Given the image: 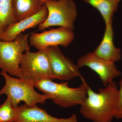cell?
Returning a JSON list of instances; mask_svg holds the SVG:
<instances>
[{
  "mask_svg": "<svg viewBox=\"0 0 122 122\" xmlns=\"http://www.w3.org/2000/svg\"><path fill=\"white\" fill-rule=\"evenodd\" d=\"M0 74L4 78L5 84L0 90V96L6 95L15 107H18L21 101L29 107H32L37 103L44 104L46 100L51 99L50 95L41 94L35 91L33 83L21 78L12 77L2 70Z\"/></svg>",
  "mask_w": 122,
  "mask_h": 122,
  "instance_id": "cell-3",
  "label": "cell"
},
{
  "mask_svg": "<svg viewBox=\"0 0 122 122\" xmlns=\"http://www.w3.org/2000/svg\"><path fill=\"white\" fill-rule=\"evenodd\" d=\"M113 37L112 20H111L106 25L102 41L93 52L97 56L107 61L114 62L121 60V50L116 48L114 45Z\"/></svg>",
  "mask_w": 122,
  "mask_h": 122,
  "instance_id": "cell-12",
  "label": "cell"
},
{
  "mask_svg": "<svg viewBox=\"0 0 122 122\" xmlns=\"http://www.w3.org/2000/svg\"><path fill=\"white\" fill-rule=\"evenodd\" d=\"M19 107V115L14 122H78L75 114L66 118H59L50 115L36 105L29 107L25 104Z\"/></svg>",
  "mask_w": 122,
  "mask_h": 122,
  "instance_id": "cell-11",
  "label": "cell"
},
{
  "mask_svg": "<svg viewBox=\"0 0 122 122\" xmlns=\"http://www.w3.org/2000/svg\"><path fill=\"white\" fill-rule=\"evenodd\" d=\"M46 0H41V2L42 4L43 5H44L45 2Z\"/></svg>",
  "mask_w": 122,
  "mask_h": 122,
  "instance_id": "cell-19",
  "label": "cell"
},
{
  "mask_svg": "<svg viewBox=\"0 0 122 122\" xmlns=\"http://www.w3.org/2000/svg\"><path fill=\"white\" fill-rule=\"evenodd\" d=\"M16 22L12 0H0V26L5 30L10 25Z\"/></svg>",
  "mask_w": 122,
  "mask_h": 122,
  "instance_id": "cell-15",
  "label": "cell"
},
{
  "mask_svg": "<svg viewBox=\"0 0 122 122\" xmlns=\"http://www.w3.org/2000/svg\"><path fill=\"white\" fill-rule=\"evenodd\" d=\"M29 35L20 34L11 41L0 40V68L11 76L20 78V63L24 52L30 50Z\"/></svg>",
  "mask_w": 122,
  "mask_h": 122,
  "instance_id": "cell-6",
  "label": "cell"
},
{
  "mask_svg": "<svg viewBox=\"0 0 122 122\" xmlns=\"http://www.w3.org/2000/svg\"><path fill=\"white\" fill-rule=\"evenodd\" d=\"M96 93L88 86L87 97L80 111L85 118L93 122H112L117 110L119 90L115 82H110Z\"/></svg>",
  "mask_w": 122,
  "mask_h": 122,
  "instance_id": "cell-1",
  "label": "cell"
},
{
  "mask_svg": "<svg viewBox=\"0 0 122 122\" xmlns=\"http://www.w3.org/2000/svg\"><path fill=\"white\" fill-rule=\"evenodd\" d=\"M48 11V16L38 25L39 30L51 26L63 27L73 31L77 11L76 3L73 0H47L44 3Z\"/></svg>",
  "mask_w": 122,
  "mask_h": 122,
  "instance_id": "cell-5",
  "label": "cell"
},
{
  "mask_svg": "<svg viewBox=\"0 0 122 122\" xmlns=\"http://www.w3.org/2000/svg\"><path fill=\"white\" fill-rule=\"evenodd\" d=\"M20 78L35 83L41 79H55L45 50L33 52L30 50L23 54L20 63Z\"/></svg>",
  "mask_w": 122,
  "mask_h": 122,
  "instance_id": "cell-4",
  "label": "cell"
},
{
  "mask_svg": "<svg viewBox=\"0 0 122 122\" xmlns=\"http://www.w3.org/2000/svg\"><path fill=\"white\" fill-rule=\"evenodd\" d=\"M48 11L45 5L37 13L24 20L10 24L4 30L2 41H14L18 35L25 30L35 28L44 22L48 16Z\"/></svg>",
  "mask_w": 122,
  "mask_h": 122,
  "instance_id": "cell-10",
  "label": "cell"
},
{
  "mask_svg": "<svg viewBox=\"0 0 122 122\" xmlns=\"http://www.w3.org/2000/svg\"><path fill=\"white\" fill-rule=\"evenodd\" d=\"M19 106H13L11 99L7 97L5 102L0 105V121L3 122H14L19 113Z\"/></svg>",
  "mask_w": 122,
  "mask_h": 122,
  "instance_id": "cell-16",
  "label": "cell"
},
{
  "mask_svg": "<svg viewBox=\"0 0 122 122\" xmlns=\"http://www.w3.org/2000/svg\"><path fill=\"white\" fill-rule=\"evenodd\" d=\"M117 0L119 2H120V1L121 0Z\"/></svg>",
  "mask_w": 122,
  "mask_h": 122,
  "instance_id": "cell-20",
  "label": "cell"
},
{
  "mask_svg": "<svg viewBox=\"0 0 122 122\" xmlns=\"http://www.w3.org/2000/svg\"><path fill=\"white\" fill-rule=\"evenodd\" d=\"M5 30L0 26V40H2V36Z\"/></svg>",
  "mask_w": 122,
  "mask_h": 122,
  "instance_id": "cell-18",
  "label": "cell"
},
{
  "mask_svg": "<svg viewBox=\"0 0 122 122\" xmlns=\"http://www.w3.org/2000/svg\"></svg>",
  "mask_w": 122,
  "mask_h": 122,
  "instance_id": "cell-22",
  "label": "cell"
},
{
  "mask_svg": "<svg viewBox=\"0 0 122 122\" xmlns=\"http://www.w3.org/2000/svg\"><path fill=\"white\" fill-rule=\"evenodd\" d=\"M119 101L117 110L115 117L118 119L122 118V77L119 82Z\"/></svg>",
  "mask_w": 122,
  "mask_h": 122,
  "instance_id": "cell-17",
  "label": "cell"
},
{
  "mask_svg": "<svg viewBox=\"0 0 122 122\" xmlns=\"http://www.w3.org/2000/svg\"><path fill=\"white\" fill-rule=\"evenodd\" d=\"M81 80V85L76 88L70 87L67 82L56 83L49 79L39 80L34 86L44 94L51 96V99L55 104L68 108L81 105L86 98L89 85L84 78Z\"/></svg>",
  "mask_w": 122,
  "mask_h": 122,
  "instance_id": "cell-2",
  "label": "cell"
},
{
  "mask_svg": "<svg viewBox=\"0 0 122 122\" xmlns=\"http://www.w3.org/2000/svg\"><path fill=\"white\" fill-rule=\"evenodd\" d=\"M74 37L73 31L60 26L39 33H32L29 39L30 46L41 51L52 46L68 47L74 40Z\"/></svg>",
  "mask_w": 122,
  "mask_h": 122,
  "instance_id": "cell-8",
  "label": "cell"
},
{
  "mask_svg": "<svg viewBox=\"0 0 122 122\" xmlns=\"http://www.w3.org/2000/svg\"><path fill=\"white\" fill-rule=\"evenodd\" d=\"M12 5L17 22L37 13L44 5L41 0H12Z\"/></svg>",
  "mask_w": 122,
  "mask_h": 122,
  "instance_id": "cell-13",
  "label": "cell"
},
{
  "mask_svg": "<svg viewBox=\"0 0 122 122\" xmlns=\"http://www.w3.org/2000/svg\"><path fill=\"white\" fill-rule=\"evenodd\" d=\"M99 12L106 24L113 20L114 14L117 10L119 2L117 0H82Z\"/></svg>",
  "mask_w": 122,
  "mask_h": 122,
  "instance_id": "cell-14",
  "label": "cell"
},
{
  "mask_svg": "<svg viewBox=\"0 0 122 122\" xmlns=\"http://www.w3.org/2000/svg\"><path fill=\"white\" fill-rule=\"evenodd\" d=\"M0 122H1V121H0Z\"/></svg>",
  "mask_w": 122,
  "mask_h": 122,
  "instance_id": "cell-21",
  "label": "cell"
},
{
  "mask_svg": "<svg viewBox=\"0 0 122 122\" xmlns=\"http://www.w3.org/2000/svg\"><path fill=\"white\" fill-rule=\"evenodd\" d=\"M79 68L87 66L99 76L104 86H106L114 79L121 75L114 62L107 61L100 58L93 52H90L81 57L77 61Z\"/></svg>",
  "mask_w": 122,
  "mask_h": 122,
  "instance_id": "cell-9",
  "label": "cell"
},
{
  "mask_svg": "<svg viewBox=\"0 0 122 122\" xmlns=\"http://www.w3.org/2000/svg\"><path fill=\"white\" fill-rule=\"evenodd\" d=\"M53 74L55 78L68 81L77 77L83 78L77 65L63 54L58 46L46 48Z\"/></svg>",
  "mask_w": 122,
  "mask_h": 122,
  "instance_id": "cell-7",
  "label": "cell"
}]
</instances>
